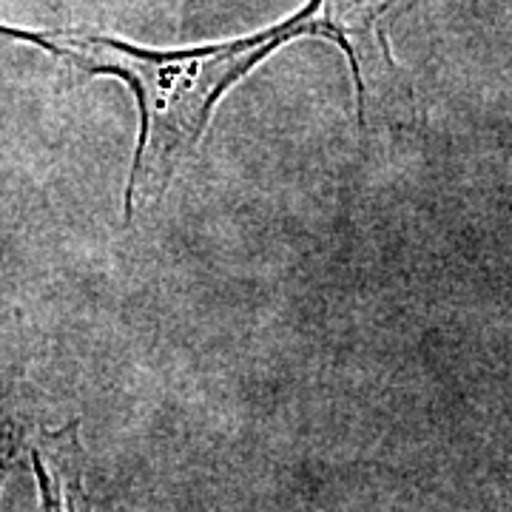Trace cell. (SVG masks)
Instances as JSON below:
<instances>
[{"label": "cell", "instance_id": "cell-1", "mask_svg": "<svg viewBox=\"0 0 512 512\" xmlns=\"http://www.w3.org/2000/svg\"><path fill=\"white\" fill-rule=\"evenodd\" d=\"M305 37H313L308 6L254 35L168 52L120 37L60 32L63 60L94 77L123 80L137 100L140 134L126 183V225L163 202L222 100L282 46Z\"/></svg>", "mask_w": 512, "mask_h": 512}, {"label": "cell", "instance_id": "cell-2", "mask_svg": "<svg viewBox=\"0 0 512 512\" xmlns=\"http://www.w3.org/2000/svg\"><path fill=\"white\" fill-rule=\"evenodd\" d=\"M40 512H92L86 493V453L77 421L43 433L32 447Z\"/></svg>", "mask_w": 512, "mask_h": 512}, {"label": "cell", "instance_id": "cell-3", "mask_svg": "<svg viewBox=\"0 0 512 512\" xmlns=\"http://www.w3.org/2000/svg\"><path fill=\"white\" fill-rule=\"evenodd\" d=\"M18 427L15 421L9 419L3 410H0V487L6 481V473L15 461V453H18Z\"/></svg>", "mask_w": 512, "mask_h": 512}, {"label": "cell", "instance_id": "cell-4", "mask_svg": "<svg viewBox=\"0 0 512 512\" xmlns=\"http://www.w3.org/2000/svg\"><path fill=\"white\" fill-rule=\"evenodd\" d=\"M0 37H12L20 43H32L37 49L49 52V55H60V43H57V32H35V29H15V26H3L0 23Z\"/></svg>", "mask_w": 512, "mask_h": 512}]
</instances>
